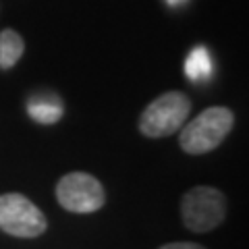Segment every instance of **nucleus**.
Wrapping results in <instances>:
<instances>
[{
	"label": "nucleus",
	"mask_w": 249,
	"mask_h": 249,
	"mask_svg": "<svg viewBox=\"0 0 249 249\" xmlns=\"http://www.w3.org/2000/svg\"><path fill=\"white\" fill-rule=\"evenodd\" d=\"M235 124V114L224 106H212L197 114L193 121L185 123L178 135V145L185 154L201 156L216 150L231 133Z\"/></svg>",
	"instance_id": "obj_1"
},
{
	"label": "nucleus",
	"mask_w": 249,
	"mask_h": 249,
	"mask_svg": "<svg viewBox=\"0 0 249 249\" xmlns=\"http://www.w3.org/2000/svg\"><path fill=\"white\" fill-rule=\"evenodd\" d=\"M191 100L183 91H166L145 108L139 116V131L150 137L160 139L178 131L189 119Z\"/></svg>",
	"instance_id": "obj_2"
},
{
	"label": "nucleus",
	"mask_w": 249,
	"mask_h": 249,
	"mask_svg": "<svg viewBox=\"0 0 249 249\" xmlns=\"http://www.w3.org/2000/svg\"><path fill=\"white\" fill-rule=\"evenodd\" d=\"M227 216V199L216 187L197 185L181 199L183 224L193 232H208L220 227Z\"/></svg>",
	"instance_id": "obj_3"
},
{
	"label": "nucleus",
	"mask_w": 249,
	"mask_h": 249,
	"mask_svg": "<svg viewBox=\"0 0 249 249\" xmlns=\"http://www.w3.org/2000/svg\"><path fill=\"white\" fill-rule=\"evenodd\" d=\"M48 227L46 216L34 201L21 193L0 196V231L11 237L34 239L40 237Z\"/></svg>",
	"instance_id": "obj_4"
},
{
	"label": "nucleus",
	"mask_w": 249,
	"mask_h": 249,
	"mask_svg": "<svg viewBox=\"0 0 249 249\" xmlns=\"http://www.w3.org/2000/svg\"><path fill=\"white\" fill-rule=\"evenodd\" d=\"M56 199L67 212L89 214L104 206L106 193L102 183L88 173H69L56 185Z\"/></svg>",
	"instance_id": "obj_5"
},
{
	"label": "nucleus",
	"mask_w": 249,
	"mask_h": 249,
	"mask_svg": "<svg viewBox=\"0 0 249 249\" xmlns=\"http://www.w3.org/2000/svg\"><path fill=\"white\" fill-rule=\"evenodd\" d=\"M25 52V42L15 29L0 31V69L9 71L19 62Z\"/></svg>",
	"instance_id": "obj_6"
},
{
	"label": "nucleus",
	"mask_w": 249,
	"mask_h": 249,
	"mask_svg": "<svg viewBox=\"0 0 249 249\" xmlns=\"http://www.w3.org/2000/svg\"><path fill=\"white\" fill-rule=\"evenodd\" d=\"M212 71V62H210V54L204 46H197L189 52L185 62V73L191 81H204Z\"/></svg>",
	"instance_id": "obj_7"
},
{
	"label": "nucleus",
	"mask_w": 249,
	"mask_h": 249,
	"mask_svg": "<svg viewBox=\"0 0 249 249\" xmlns=\"http://www.w3.org/2000/svg\"><path fill=\"white\" fill-rule=\"evenodd\" d=\"M29 114L31 119L37 121V123H46V124H52L56 123L60 116H62V106H60V100L54 98L52 102H36V100H31L29 102Z\"/></svg>",
	"instance_id": "obj_8"
},
{
	"label": "nucleus",
	"mask_w": 249,
	"mask_h": 249,
	"mask_svg": "<svg viewBox=\"0 0 249 249\" xmlns=\"http://www.w3.org/2000/svg\"><path fill=\"white\" fill-rule=\"evenodd\" d=\"M160 249H206V247H201L197 243H168Z\"/></svg>",
	"instance_id": "obj_9"
},
{
	"label": "nucleus",
	"mask_w": 249,
	"mask_h": 249,
	"mask_svg": "<svg viewBox=\"0 0 249 249\" xmlns=\"http://www.w3.org/2000/svg\"><path fill=\"white\" fill-rule=\"evenodd\" d=\"M168 2H170V4H177V2H181V0H168Z\"/></svg>",
	"instance_id": "obj_10"
}]
</instances>
